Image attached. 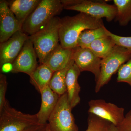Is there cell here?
Wrapping results in <instances>:
<instances>
[{"label":"cell","mask_w":131,"mask_h":131,"mask_svg":"<svg viewBox=\"0 0 131 131\" xmlns=\"http://www.w3.org/2000/svg\"><path fill=\"white\" fill-rule=\"evenodd\" d=\"M104 26L102 19L93 18L84 13L61 19L59 28V42L64 48L74 49L81 33L85 30L95 29Z\"/></svg>","instance_id":"obj_1"},{"label":"cell","mask_w":131,"mask_h":131,"mask_svg":"<svg viewBox=\"0 0 131 131\" xmlns=\"http://www.w3.org/2000/svg\"><path fill=\"white\" fill-rule=\"evenodd\" d=\"M64 9L61 0H41L22 25L21 31L31 35L45 27Z\"/></svg>","instance_id":"obj_2"},{"label":"cell","mask_w":131,"mask_h":131,"mask_svg":"<svg viewBox=\"0 0 131 131\" xmlns=\"http://www.w3.org/2000/svg\"><path fill=\"white\" fill-rule=\"evenodd\" d=\"M61 18L56 16L43 28L29 36L40 63L59 44Z\"/></svg>","instance_id":"obj_3"},{"label":"cell","mask_w":131,"mask_h":131,"mask_svg":"<svg viewBox=\"0 0 131 131\" xmlns=\"http://www.w3.org/2000/svg\"><path fill=\"white\" fill-rule=\"evenodd\" d=\"M107 1L91 0H62L64 9L84 13L98 19L105 18L108 22L115 19L117 14L115 5Z\"/></svg>","instance_id":"obj_4"},{"label":"cell","mask_w":131,"mask_h":131,"mask_svg":"<svg viewBox=\"0 0 131 131\" xmlns=\"http://www.w3.org/2000/svg\"><path fill=\"white\" fill-rule=\"evenodd\" d=\"M131 58L130 51L116 45L110 53L102 60L100 73L95 88V93H98L102 87L107 84L121 66Z\"/></svg>","instance_id":"obj_5"},{"label":"cell","mask_w":131,"mask_h":131,"mask_svg":"<svg viewBox=\"0 0 131 131\" xmlns=\"http://www.w3.org/2000/svg\"><path fill=\"white\" fill-rule=\"evenodd\" d=\"M39 124L37 114L21 112L12 107L7 100L0 111V131H24Z\"/></svg>","instance_id":"obj_6"},{"label":"cell","mask_w":131,"mask_h":131,"mask_svg":"<svg viewBox=\"0 0 131 131\" xmlns=\"http://www.w3.org/2000/svg\"><path fill=\"white\" fill-rule=\"evenodd\" d=\"M68 101L67 92L61 95L50 116L49 128L51 131H78Z\"/></svg>","instance_id":"obj_7"},{"label":"cell","mask_w":131,"mask_h":131,"mask_svg":"<svg viewBox=\"0 0 131 131\" xmlns=\"http://www.w3.org/2000/svg\"><path fill=\"white\" fill-rule=\"evenodd\" d=\"M88 113L93 114L118 126L124 119L125 109L102 99L92 100L88 102Z\"/></svg>","instance_id":"obj_8"},{"label":"cell","mask_w":131,"mask_h":131,"mask_svg":"<svg viewBox=\"0 0 131 131\" xmlns=\"http://www.w3.org/2000/svg\"><path fill=\"white\" fill-rule=\"evenodd\" d=\"M37 54L30 38L24 45L21 51L12 64V72L23 73L30 76L37 68Z\"/></svg>","instance_id":"obj_9"},{"label":"cell","mask_w":131,"mask_h":131,"mask_svg":"<svg viewBox=\"0 0 131 131\" xmlns=\"http://www.w3.org/2000/svg\"><path fill=\"white\" fill-rule=\"evenodd\" d=\"M73 58L80 71L93 74L97 81L101 71L102 59L96 56L89 48L77 47L73 49Z\"/></svg>","instance_id":"obj_10"},{"label":"cell","mask_w":131,"mask_h":131,"mask_svg":"<svg viewBox=\"0 0 131 131\" xmlns=\"http://www.w3.org/2000/svg\"><path fill=\"white\" fill-rule=\"evenodd\" d=\"M29 36L21 31L14 34L7 41L0 44L1 68L6 64H12L21 51Z\"/></svg>","instance_id":"obj_11"},{"label":"cell","mask_w":131,"mask_h":131,"mask_svg":"<svg viewBox=\"0 0 131 131\" xmlns=\"http://www.w3.org/2000/svg\"><path fill=\"white\" fill-rule=\"evenodd\" d=\"M22 26L10 10L8 2L0 1V43L7 41Z\"/></svg>","instance_id":"obj_12"},{"label":"cell","mask_w":131,"mask_h":131,"mask_svg":"<svg viewBox=\"0 0 131 131\" xmlns=\"http://www.w3.org/2000/svg\"><path fill=\"white\" fill-rule=\"evenodd\" d=\"M73 49L64 48L59 44L46 57L42 64L49 67L54 72L65 68L73 58Z\"/></svg>","instance_id":"obj_13"},{"label":"cell","mask_w":131,"mask_h":131,"mask_svg":"<svg viewBox=\"0 0 131 131\" xmlns=\"http://www.w3.org/2000/svg\"><path fill=\"white\" fill-rule=\"evenodd\" d=\"M42 102L40 108L37 114L39 124H47L50 116L57 105L60 96L47 86L40 93Z\"/></svg>","instance_id":"obj_14"},{"label":"cell","mask_w":131,"mask_h":131,"mask_svg":"<svg viewBox=\"0 0 131 131\" xmlns=\"http://www.w3.org/2000/svg\"><path fill=\"white\" fill-rule=\"evenodd\" d=\"M81 73L74 63L68 71L66 75V83L68 101L72 108L78 105L81 101L79 96L81 87L78 82V77Z\"/></svg>","instance_id":"obj_15"},{"label":"cell","mask_w":131,"mask_h":131,"mask_svg":"<svg viewBox=\"0 0 131 131\" xmlns=\"http://www.w3.org/2000/svg\"><path fill=\"white\" fill-rule=\"evenodd\" d=\"M40 1L39 0H14L8 2L10 10L22 26Z\"/></svg>","instance_id":"obj_16"},{"label":"cell","mask_w":131,"mask_h":131,"mask_svg":"<svg viewBox=\"0 0 131 131\" xmlns=\"http://www.w3.org/2000/svg\"><path fill=\"white\" fill-rule=\"evenodd\" d=\"M54 72L47 65L41 64L30 76V83L40 93L49 86Z\"/></svg>","instance_id":"obj_17"},{"label":"cell","mask_w":131,"mask_h":131,"mask_svg":"<svg viewBox=\"0 0 131 131\" xmlns=\"http://www.w3.org/2000/svg\"><path fill=\"white\" fill-rule=\"evenodd\" d=\"M74 63V61L72 58L65 68L55 71L53 73L49 86L59 96L62 95L67 92L66 83V75L68 71Z\"/></svg>","instance_id":"obj_18"},{"label":"cell","mask_w":131,"mask_h":131,"mask_svg":"<svg viewBox=\"0 0 131 131\" xmlns=\"http://www.w3.org/2000/svg\"><path fill=\"white\" fill-rule=\"evenodd\" d=\"M115 45L112 38L107 35L95 40L89 48L97 57L102 59L110 53Z\"/></svg>","instance_id":"obj_19"},{"label":"cell","mask_w":131,"mask_h":131,"mask_svg":"<svg viewBox=\"0 0 131 131\" xmlns=\"http://www.w3.org/2000/svg\"><path fill=\"white\" fill-rule=\"evenodd\" d=\"M105 26L96 29L85 30L81 33L77 41V47L89 48L95 40L107 36Z\"/></svg>","instance_id":"obj_20"},{"label":"cell","mask_w":131,"mask_h":131,"mask_svg":"<svg viewBox=\"0 0 131 131\" xmlns=\"http://www.w3.org/2000/svg\"><path fill=\"white\" fill-rule=\"evenodd\" d=\"M113 2L117 9L115 20L120 26L127 25L131 21V0H114Z\"/></svg>","instance_id":"obj_21"},{"label":"cell","mask_w":131,"mask_h":131,"mask_svg":"<svg viewBox=\"0 0 131 131\" xmlns=\"http://www.w3.org/2000/svg\"><path fill=\"white\" fill-rule=\"evenodd\" d=\"M111 124L95 115L89 113L88 126L86 131H107Z\"/></svg>","instance_id":"obj_22"},{"label":"cell","mask_w":131,"mask_h":131,"mask_svg":"<svg viewBox=\"0 0 131 131\" xmlns=\"http://www.w3.org/2000/svg\"><path fill=\"white\" fill-rule=\"evenodd\" d=\"M118 72L117 82L126 83L131 87V58L121 66Z\"/></svg>","instance_id":"obj_23"},{"label":"cell","mask_w":131,"mask_h":131,"mask_svg":"<svg viewBox=\"0 0 131 131\" xmlns=\"http://www.w3.org/2000/svg\"><path fill=\"white\" fill-rule=\"evenodd\" d=\"M105 31L107 35L112 38L115 45L126 48L131 51V37H123L116 35L106 28Z\"/></svg>","instance_id":"obj_24"},{"label":"cell","mask_w":131,"mask_h":131,"mask_svg":"<svg viewBox=\"0 0 131 131\" xmlns=\"http://www.w3.org/2000/svg\"><path fill=\"white\" fill-rule=\"evenodd\" d=\"M7 87V78L5 75H0V111L2 109L6 102V91Z\"/></svg>","instance_id":"obj_25"},{"label":"cell","mask_w":131,"mask_h":131,"mask_svg":"<svg viewBox=\"0 0 131 131\" xmlns=\"http://www.w3.org/2000/svg\"><path fill=\"white\" fill-rule=\"evenodd\" d=\"M117 127L119 131H131V110L125 115L122 122Z\"/></svg>","instance_id":"obj_26"},{"label":"cell","mask_w":131,"mask_h":131,"mask_svg":"<svg viewBox=\"0 0 131 131\" xmlns=\"http://www.w3.org/2000/svg\"><path fill=\"white\" fill-rule=\"evenodd\" d=\"M47 124L45 125L37 124L28 127L24 131H45Z\"/></svg>","instance_id":"obj_27"},{"label":"cell","mask_w":131,"mask_h":131,"mask_svg":"<svg viewBox=\"0 0 131 131\" xmlns=\"http://www.w3.org/2000/svg\"><path fill=\"white\" fill-rule=\"evenodd\" d=\"M107 131H119V130L116 126L112 124H111L108 127Z\"/></svg>","instance_id":"obj_28"},{"label":"cell","mask_w":131,"mask_h":131,"mask_svg":"<svg viewBox=\"0 0 131 131\" xmlns=\"http://www.w3.org/2000/svg\"><path fill=\"white\" fill-rule=\"evenodd\" d=\"M45 131H51L50 128H49V125H48V124H47V127H46V130Z\"/></svg>","instance_id":"obj_29"}]
</instances>
